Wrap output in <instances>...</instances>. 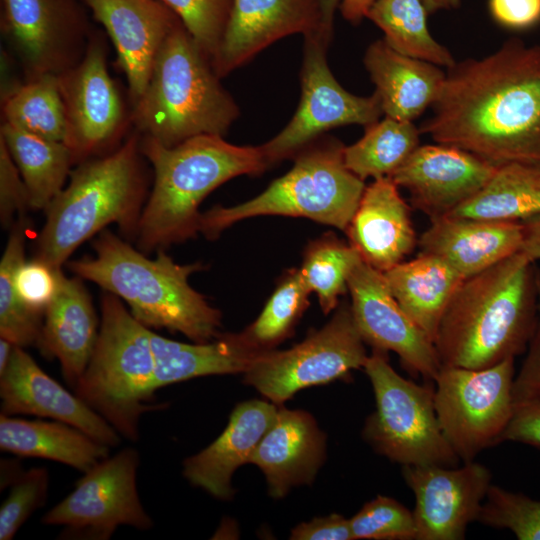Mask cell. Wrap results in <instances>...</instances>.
Instances as JSON below:
<instances>
[{
  "instance_id": "1",
  "label": "cell",
  "mask_w": 540,
  "mask_h": 540,
  "mask_svg": "<svg viewBox=\"0 0 540 540\" xmlns=\"http://www.w3.org/2000/svg\"><path fill=\"white\" fill-rule=\"evenodd\" d=\"M420 132L495 166L540 167V44L509 39L447 68Z\"/></svg>"
},
{
  "instance_id": "2",
  "label": "cell",
  "mask_w": 540,
  "mask_h": 540,
  "mask_svg": "<svg viewBox=\"0 0 540 540\" xmlns=\"http://www.w3.org/2000/svg\"><path fill=\"white\" fill-rule=\"evenodd\" d=\"M534 264L520 251L463 279L434 339L442 366L482 369L527 350L538 321Z\"/></svg>"
},
{
  "instance_id": "3",
  "label": "cell",
  "mask_w": 540,
  "mask_h": 540,
  "mask_svg": "<svg viewBox=\"0 0 540 540\" xmlns=\"http://www.w3.org/2000/svg\"><path fill=\"white\" fill-rule=\"evenodd\" d=\"M140 150L153 169L135 238L145 254L197 236L199 206L209 193L234 177L269 167L261 146L234 145L217 134L197 135L172 147L142 136Z\"/></svg>"
},
{
  "instance_id": "4",
  "label": "cell",
  "mask_w": 540,
  "mask_h": 540,
  "mask_svg": "<svg viewBox=\"0 0 540 540\" xmlns=\"http://www.w3.org/2000/svg\"><path fill=\"white\" fill-rule=\"evenodd\" d=\"M94 255L70 260L71 273L120 298L132 316L149 329L180 332L196 343L217 338L222 315L189 284L200 262L178 264L157 251L153 259L104 229L92 242Z\"/></svg>"
},
{
  "instance_id": "5",
  "label": "cell",
  "mask_w": 540,
  "mask_h": 540,
  "mask_svg": "<svg viewBox=\"0 0 540 540\" xmlns=\"http://www.w3.org/2000/svg\"><path fill=\"white\" fill-rule=\"evenodd\" d=\"M143 158L135 133L110 154L78 164L44 211L33 257L62 268L82 243L110 224L136 238L148 197Z\"/></svg>"
},
{
  "instance_id": "6",
  "label": "cell",
  "mask_w": 540,
  "mask_h": 540,
  "mask_svg": "<svg viewBox=\"0 0 540 540\" xmlns=\"http://www.w3.org/2000/svg\"><path fill=\"white\" fill-rule=\"evenodd\" d=\"M220 79L180 21L155 58L131 120L143 137L166 147L202 134L224 136L240 111Z\"/></svg>"
},
{
  "instance_id": "7",
  "label": "cell",
  "mask_w": 540,
  "mask_h": 540,
  "mask_svg": "<svg viewBox=\"0 0 540 540\" xmlns=\"http://www.w3.org/2000/svg\"><path fill=\"white\" fill-rule=\"evenodd\" d=\"M344 145L317 138L294 155L293 167L256 197L201 213L199 233L214 240L233 224L252 217H304L346 231L366 187L344 162Z\"/></svg>"
},
{
  "instance_id": "8",
  "label": "cell",
  "mask_w": 540,
  "mask_h": 540,
  "mask_svg": "<svg viewBox=\"0 0 540 540\" xmlns=\"http://www.w3.org/2000/svg\"><path fill=\"white\" fill-rule=\"evenodd\" d=\"M149 328L124 302L103 291L97 343L74 393L120 435L136 441L142 414L154 403L155 359Z\"/></svg>"
},
{
  "instance_id": "9",
  "label": "cell",
  "mask_w": 540,
  "mask_h": 540,
  "mask_svg": "<svg viewBox=\"0 0 540 540\" xmlns=\"http://www.w3.org/2000/svg\"><path fill=\"white\" fill-rule=\"evenodd\" d=\"M363 368L376 401L375 411L365 422L364 439L402 466H457L460 458L437 417L434 388L400 376L384 351L373 349Z\"/></svg>"
},
{
  "instance_id": "10",
  "label": "cell",
  "mask_w": 540,
  "mask_h": 540,
  "mask_svg": "<svg viewBox=\"0 0 540 540\" xmlns=\"http://www.w3.org/2000/svg\"><path fill=\"white\" fill-rule=\"evenodd\" d=\"M514 359L482 369L442 366L435 377L437 417L460 460L501 443L514 412Z\"/></svg>"
},
{
  "instance_id": "11",
  "label": "cell",
  "mask_w": 540,
  "mask_h": 540,
  "mask_svg": "<svg viewBox=\"0 0 540 540\" xmlns=\"http://www.w3.org/2000/svg\"><path fill=\"white\" fill-rule=\"evenodd\" d=\"M331 320L285 351H265L244 373V382L272 402L300 389L325 384L364 366L368 355L351 305L343 301Z\"/></svg>"
},
{
  "instance_id": "12",
  "label": "cell",
  "mask_w": 540,
  "mask_h": 540,
  "mask_svg": "<svg viewBox=\"0 0 540 540\" xmlns=\"http://www.w3.org/2000/svg\"><path fill=\"white\" fill-rule=\"evenodd\" d=\"M329 44L320 32L304 37L299 105L289 123L261 145L269 166L293 157L332 128L353 124L367 127L383 114L375 92L357 96L338 83L326 59Z\"/></svg>"
},
{
  "instance_id": "13",
  "label": "cell",
  "mask_w": 540,
  "mask_h": 540,
  "mask_svg": "<svg viewBox=\"0 0 540 540\" xmlns=\"http://www.w3.org/2000/svg\"><path fill=\"white\" fill-rule=\"evenodd\" d=\"M139 463V453L130 447L101 460L42 517V522L63 525L60 538L65 539L107 540L120 525L150 529L153 521L137 492Z\"/></svg>"
},
{
  "instance_id": "14",
  "label": "cell",
  "mask_w": 540,
  "mask_h": 540,
  "mask_svg": "<svg viewBox=\"0 0 540 540\" xmlns=\"http://www.w3.org/2000/svg\"><path fill=\"white\" fill-rule=\"evenodd\" d=\"M81 0H1V31L28 79L60 75L84 56L92 31Z\"/></svg>"
},
{
  "instance_id": "15",
  "label": "cell",
  "mask_w": 540,
  "mask_h": 540,
  "mask_svg": "<svg viewBox=\"0 0 540 540\" xmlns=\"http://www.w3.org/2000/svg\"><path fill=\"white\" fill-rule=\"evenodd\" d=\"M104 39L90 37L82 59L59 76L66 119L64 143L80 164L110 145L125 122V107L107 67Z\"/></svg>"
},
{
  "instance_id": "16",
  "label": "cell",
  "mask_w": 540,
  "mask_h": 540,
  "mask_svg": "<svg viewBox=\"0 0 540 540\" xmlns=\"http://www.w3.org/2000/svg\"><path fill=\"white\" fill-rule=\"evenodd\" d=\"M348 291L364 342L396 353L408 371L434 381L442 367L435 345L398 304L383 273L362 260L348 279Z\"/></svg>"
},
{
  "instance_id": "17",
  "label": "cell",
  "mask_w": 540,
  "mask_h": 540,
  "mask_svg": "<svg viewBox=\"0 0 540 540\" xmlns=\"http://www.w3.org/2000/svg\"><path fill=\"white\" fill-rule=\"evenodd\" d=\"M402 474L415 497V540L464 539L492 478L486 466L474 461L461 467L406 465Z\"/></svg>"
},
{
  "instance_id": "18",
  "label": "cell",
  "mask_w": 540,
  "mask_h": 540,
  "mask_svg": "<svg viewBox=\"0 0 540 540\" xmlns=\"http://www.w3.org/2000/svg\"><path fill=\"white\" fill-rule=\"evenodd\" d=\"M497 167L468 151L437 143L419 145L390 178L407 189L413 206L432 219L474 197Z\"/></svg>"
},
{
  "instance_id": "19",
  "label": "cell",
  "mask_w": 540,
  "mask_h": 540,
  "mask_svg": "<svg viewBox=\"0 0 540 540\" xmlns=\"http://www.w3.org/2000/svg\"><path fill=\"white\" fill-rule=\"evenodd\" d=\"M321 22L322 0H233L212 67L225 77L284 37L320 32Z\"/></svg>"
},
{
  "instance_id": "20",
  "label": "cell",
  "mask_w": 540,
  "mask_h": 540,
  "mask_svg": "<svg viewBox=\"0 0 540 540\" xmlns=\"http://www.w3.org/2000/svg\"><path fill=\"white\" fill-rule=\"evenodd\" d=\"M81 2L110 37L134 104L144 93L155 58L180 18L159 0Z\"/></svg>"
},
{
  "instance_id": "21",
  "label": "cell",
  "mask_w": 540,
  "mask_h": 540,
  "mask_svg": "<svg viewBox=\"0 0 540 540\" xmlns=\"http://www.w3.org/2000/svg\"><path fill=\"white\" fill-rule=\"evenodd\" d=\"M1 414L33 415L72 425L109 447L120 444V434L75 393L55 381L35 360L16 346L0 374Z\"/></svg>"
},
{
  "instance_id": "22",
  "label": "cell",
  "mask_w": 540,
  "mask_h": 540,
  "mask_svg": "<svg viewBox=\"0 0 540 540\" xmlns=\"http://www.w3.org/2000/svg\"><path fill=\"white\" fill-rule=\"evenodd\" d=\"M345 232L363 261L382 273L402 262L418 243L410 208L390 177L365 187Z\"/></svg>"
},
{
  "instance_id": "23",
  "label": "cell",
  "mask_w": 540,
  "mask_h": 540,
  "mask_svg": "<svg viewBox=\"0 0 540 540\" xmlns=\"http://www.w3.org/2000/svg\"><path fill=\"white\" fill-rule=\"evenodd\" d=\"M418 240L421 252L438 256L463 278L520 252L522 222L439 216Z\"/></svg>"
},
{
  "instance_id": "24",
  "label": "cell",
  "mask_w": 540,
  "mask_h": 540,
  "mask_svg": "<svg viewBox=\"0 0 540 540\" xmlns=\"http://www.w3.org/2000/svg\"><path fill=\"white\" fill-rule=\"evenodd\" d=\"M278 408L262 400L238 404L230 415L227 427L208 447L188 457L183 475L219 499L233 495L232 475L242 464L249 463L259 442L270 429Z\"/></svg>"
},
{
  "instance_id": "25",
  "label": "cell",
  "mask_w": 540,
  "mask_h": 540,
  "mask_svg": "<svg viewBox=\"0 0 540 540\" xmlns=\"http://www.w3.org/2000/svg\"><path fill=\"white\" fill-rule=\"evenodd\" d=\"M83 281L62 273L58 293L44 312L38 348L46 358L58 359L63 378L72 389L88 366L100 326Z\"/></svg>"
},
{
  "instance_id": "26",
  "label": "cell",
  "mask_w": 540,
  "mask_h": 540,
  "mask_svg": "<svg viewBox=\"0 0 540 540\" xmlns=\"http://www.w3.org/2000/svg\"><path fill=\"white\" fill-rule=\"evenodd\" d=\"M324 453V435L311 415L281 408L249 463L264 473L270 495L280 498L292 486L313 480Z\"/></svg>"
},
{
  "instance_id": "27",
  "label": "cell",
  "mask_w": 540,
  "mask_h": 540,
  "mask_svg": "<svg viewBox=\"0 0 540 540\" xmlns=\"http://www.w3.org/2000/svg\"><path fill=\"white\" fill-rule=\"evenodd\" d=\"M363 61L383 114L402 121L413 122L432 106L446 74L435 64L397 52L384 39L368 46Z\"/></svg>"
},
{
  "instance_id": "28",
  "label": "cell",
  "mask_w": 540,
  "mask_h": 540,
  "mask_svg": "<svg viewBox=\"0 0 540 540\" xmlns=\"http://www.w3.org/2000/svg\"><path fill=\"white\" fill-rule=\"evenodd\" d=\"M149 338L156 390L195 377L245 373L266 351L254 346L242 332L190 344L168 339L151 329Z\"/></svg>"
},
{
  "instance_id": "29",
  "label": "cell",
  "mask_w": 540,
  "mask_h": 540,
  "mask_svg": "<svg viewBox=\"0 0 540 540\" xmlns=\"http://www.w3.org/2000/svg\"><path fill=\"white\" fill-rule=\"evenodd\" d=\"M383 276L401 308L434 343L442 316L464 278L442 258L423 252Z\"/></svg>"
},
{
  "instance_id": "30",
  "label": "cell",
  "mask_w": 540,
  "mask_h": 540,
  "mask_svg": "<svg viewBox=\"0 0 540 540\" xmlns=\"http://www.w3.org/2000/svg\"><path fill=\"white\" fill-rule=\"evenodd\" d=\"M0 449L19 457L57 461L83 473L109 456L110 447L61 421L0 415Z\"/></svg>"
},
{
  "instance_id": "31",
  "label": "cell",
  "mask_w": 540,
  "mask_h": 540,
  "mask_svg": "<svg viewBox=\"0 0 540 540\" xmlns=\"http://www.w3.org/2000/svg\"><path fill=\"white\" fill-rule=\"evenodd\" d=\"M0 139L5 143L25 183L29 209L43 210L64 188L74 165L68 146L2 122Z\"/></svg>"
},
{
  "instance_id": "32",
  "label": "cell",
  "mask_w": 540,
  "mask_h": 540,
  "mask_svg": "<svg viewBox=\"0 0 540 540\" xmlns=\"http://www.w3.org/2000/svg\"><path fill=\"white\" fill-rule=\"evenodd\" d=\"M449 216L522 222L540 215V167L498 166L491 179Z\"/></svg>"
},
{
  "instance_id": "33",
  "label": "cell",
  "mask_w": 540,
  "mask_h": 540,
  "mask_svg": "<svg viewBox=\"0 0 540 540\" xmlns=\"http://www.w3.org/2000/svg\"><path fill=\"white\" fill-rule=\"evenodd\" d=\"M420 133L412 121L385 116L365 127L357 142L344 147L345 165L363 181L390 177L420 145Z\"/></svg>"
},
{
  "instance_id": "34",
  "label": "cell",
  "mask_w": 540,
  "mask_h": 540,
  "mask_svg": "<svg viewBox=\"0 0 540 540\" xmlns=\"http://www.w3.org/2000/svg\"><path fill=\"white\" fill-rule=\"evenodd\" d=\"M427 15L422 0H377L366 18L382 30L385 42L397 52L449 68L456 61L429 32Z\"/></svg>"
},
{
  "instance_id": "35",
  "label": "cell",
  "mask_w": 540,
  "mask_h": 540,
  "mask_svg": "<svg viewBox=\"0 0 540 540\" xmlns=\"http://www.w3.org/2000/svg\"><path fill=\"white\" fill-rule=\"evenodd\" d=\"M1 95L4 122L64 142L66 119L58 75H39Z\"/></svg>"
},
{
  "instance_id": "36",
  "label": "cell",
  "mask_w": 540,
  "mask_h": 540,
  "mask_svg": "<svg viewBox=\"0 0 540 540\" xmlns=\"http://www.w3.org/2000/svg\"><path fill=\"white\" fill-rule=\"evenodd\" d=\"M29 230L27 218H17L0 260V337L19 347L39 348L44 314L26 307L14 287L16 269L26 259L25 240Z\"/></svg>"
},
{
  "instance_id": "37",
  "label": "cell",
  "mask_w": 540,
  "mask_h": 540,
  "mask_svg": "<svg viewBox=\"0 0 540 540\" xmlns=\"http://www.w3.org/2000/svg\"><path fill=\"white\" fill-rule=\"evenodd\" d=\"M362 260L354 246L333 233L308 243L299 271L309 290L317 295L324 314L337 308L339 296L348 290L353 269Z\"/></svg>"
},
{
  "instance_id": "38",
  "label": "cell",
  "mask_w": 540,
  "mask_h": 540,
  "mask_svg": "<svg viewBox=\"0 0 540 540\" xmlns=\"http://www.w3.org/2000/svg\"><path fill=\"white\" fill-rule=\"evenodd\" d=\"M311 293L299 269L287 270L258 318L242 333L259 349L272 350L292 334L310 304Z\"/></svg>"
},
{
  "instance_id": "39",
  "label": "cell",
  "mask_w": 540,
  "mask_h": 540,
  "mask_svg": "<svg viewBox=\"0 0 540 540\" xmlns=\"http://www.w3.org/2000/svg\"><path fill=\"white\" fill-rule=\"evenodd\" d=\"M477 521L508 529L519 540H540V500L491 484Z\"/></svg>"
},
{
  "instance_id": "40",
  "label": "cell",
  "mask_w": 540,
  "mask_h": 540,
  "mask_svg": "<svg viewBox=\"0 0 540 540\" xmlns=\"http://www.w3.org/2000/svg\"><path fill=\"white\" fill-rule=\"evenodd\" d=\"M353 540H415L413 511L397 500L377 496L349 519Z\"/></svg>"
},
{
  "instance_id": "41",
  "label": "cell",
  "mask_w": 540,
  "mask_h": 540,
  "mask_svg": "<svg viewBox=\"0 0 540 540\" xmlns=\"http://www.w3.org/2000/svg\"><path fill=\"white\" fill-rule=\"evenodd\" d=\"M159 1L175 12L212 62L221 43L233 0Z\"/></svg>"
},
{
  "instance_id": "42",
  "label": "cell",
  "mask_w": 540,
  "mask_h": 540,
  "mask_svg": "<svg viewBox=\"0 0 540 540\" xmlns=\"http://www.w3.org/2000/svg\"><path fill=\"white\" fill-rule=\"evenodd\" d=\"M48 472L32 468L12 483L10 493L0 508V540L13 539L30 515L42 507L47 498Z\"/></svg>"
},
{
  "instance_id": "43",
  "label": "cell",
  "mask_w": 540,
  "mask_h": 540,
  "mask_svg": "<svg viewBox=\"0 0 540 540\" xmlns=\"http://www.w3.org/2000/svg\"><path fill=\"white\" fill-rule=\"evenodd\" d=\"M62 273V268H56L39 258L25 259L14 275L18 298L29 309L44 314L58 293Z\"/></svg>"
},
{
  "instance_id": "44",
  "label": "cell",
  "mask_w": 540,
  "mask_h": 540,
  "mask_svg": "<svg viewBox=\"0 0 540 540\" xmlns=\"http://www.w3.org/2000/svg\"><path fill=\"white\" fill-rule=\"evenodd\" d=\"M29 209L23 178L5 143L0 139V221L3 228L14 224V218L25 216Z\"/></svg>"
},
{
  "instance_id": "45",
  "label": "cell",
  "mask_w": 540,
  "mask_h": 540,
  "mask_svg": "<svg viewBox=\"0 0 540 540\" xmlns=\"http://www.w3.org/2000/svg\"><path fill=\"white\" fill-rule=\"evenodd\" d=\"M538 321L527 347V355L513 380V401L516 404L540 398V269H537Z\"/></svg>"
},
{
  "instance_id": "46",
  "label": "cell",
  "mask_w": 540,
  "mask_h": 540,
  "mask_svg": "<svg viewBox=\"0 0 540 540\" xmlns=\"http://www.w3.org/2000/svg\"><path fill=\"white\" fill-rule=\"evenodd\" d=\"M512 441L540 449V398L514 406V412L501 442Z\"/></svg>"
},
{
  "instance_id": "47",
  "label": "cell",
  "mask_w": 540,
  "mask_h": 540,
  "mask_svg": "<svg viewBox=\"0 0 540 540\" xmlns=\"http://www.w3.org/2000/svg\"><path fill=\"white\" fill-rule=\"evenodd\" d=\"M489 10L500 25L527 29L540 21V0H489Z\"/></svg>"
},
{
  "instance_id": "48",
  "label": "cell",
  "mask_w": 540,
  "mask_h": 540,
  "mask_svg": "<svg viewBox=\"0 0 540 540\" xmlns=\"http://www.w3.org/2000/svg\"><path fill=\"white\" fill-rule=\"evenodd\" d=\"M293 540H353L350 521L339 514L315 518L297 525L291 532Z\"/></svg>"
},
{
  "instance_id": "49",
  "label": "cell",
  "mask_w": 540,
  "mask_h": 540,
  "mask_svg": "<svg viewBox=\"0 0 540 540\" xmlns=\"http://www.w3.org/2000/svg\"><path fill=\"white\" fill-rule=\"evenodd\" d=\"M523 242L521 252H523L534 263L540 260V215L522 221Z\"/></svg>"
},
{
  "instance_id": "50",
  "label": "cell",
  "mask_w": 540,
  "mask_h": 540,
  "mask_svg": "<svg viewBox=\"0 0 540 540\" xmlns=\"http://www.w3.org/2000/svg\"><path fill=\"white\" fill-rule=\"evenodd\" d=\"M377 0H341L339 10L342 17L352 23L358 24L367 16L369 9Z\"/></svg>"
},
{
  "instance_id": "51",
  "label": "cell",
  "mask_w": 540,
  "mask_h": 540,
  "mask_svg": "<svg viewBox=\"0 0 540 540\" xmlns=\"http://www.w3.org/2000/svg\"><path fill=\"white\" fill-rule=\"evenodd\" d=\"M341 0H322V22L320 33L330 43L333 36L334 17Z\"/></svg>"
},
{
  "instance_id": "52",
  "label": "cell",
  "mask_w": 540,
  "mask_h": 540,
  "mask_svg": "<svg viewBox=\"0 0 540 540\" xmlns=\"http://www.w3.org/2000/svg\"><path fill=\"white\" fill-rule=\"evenodd\" d=\"M422 2L428 14L456 9L461 4V0H422Z\"/></svg>"
},
{
  "instance_id": "53",
  "label": "cell",
  "mask_w": 540,
  "mask_h": 540,
  "mask_svg": "<svg viewBox=\"0 0 540 540\" xmlns=\"http://www.w3.org/2000/svg\"><path fill=\"white\" fill-rule=\"evenodd\" d=\"M16 345L7 339L0 337V374L8 366Z\"/></svg>"
}]
</instances>
